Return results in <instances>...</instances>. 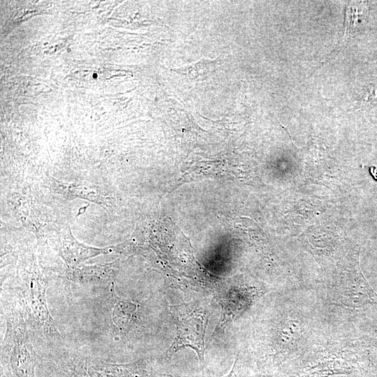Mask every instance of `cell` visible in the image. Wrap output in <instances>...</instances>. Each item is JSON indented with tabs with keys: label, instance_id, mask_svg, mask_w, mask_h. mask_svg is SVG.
Masks as SVG:
<instances>
[{
	"label": "cell",
	"instance_id": "cell-2",
	"mask_svg": "<svg viewBox=\"0 0 377 377\" xmlns=\"http://www.w3.org/2000/svg\"><path fill=\"white\" fill-rule=\"evenodd\" d=\"M22 306H8L3 312L6 331L1 342V355L8 358L17 377H31L34 358L33 337Z\"/></svg>",
	"mask_w": 377,
	"mask_h": 377
},
{
	"label": "cell",
	"instance_id": "cell-6",
	"mask_svg": "<svg viewBox=\"0 0 377 377\" xmlns=\"http://www.w3.org/2000/svg\"><path fill=\"white\" fill-rule=\"evenodd\" d=\"M53 191L69 199L81 198L101 205L106 211L110 207V197L106 196L96 186L89 182L67 183L51 179Z\"/></svg>",
	"mask_w": 377,
	"mask_h": 377
},
{
	"label": "cell",
	"instance_id": "cell-1",
	"mask_svg": "<svg viewBox=\"0 0 377 377\" xmlns=\"http://www.w3.org/2000/svg\"><path fill=\"white\" fill-rule=\"evenodd\" d=\"M47 283L39 271L33 269L20 275L16 289L33 337L50 343H59L61 337L48 308Z\"/></svg>",
	"mask_w": 377,
	"mask_h": 377
},
{
	"label": "cell",
	"instance_id": "cell-3",
	"mask_svg": "<svg viewBox=\"0 0 377 377\" xmlns=\"http://www.w3.org/2000/svg\"><path fill=\"white\" fill-rule=\"evenodd\" d=\"M177 329L176 337L166 353L172 354L179 349L189 347L195 350L200 361L205 360V336L207 318L200 310L171 311Z\"/></svg>",
	"mask_w": 377,
	"mask_h": 377
},
{
	"label": "cell",
	"instance_id": "cell-9",
	"mask_svg": "<svg viewBox=\"0 0 377 377\" xmlns=\"http://www.w3.org/2000/svg\"><path fill=\"white\" fill-rule=\"evenodd\" d=\"M369 169L372 177L377 181V166H370Z\"/></svg>",
	"mask_w": 377,
	"mask_h": 377
},
{
	"label": "cell",
	"instance_id": "cell-7",
	"mask_svg": "<svg viewBox=\"0 0 377 377\" xmlns=\"http://www.w3.org/2000/svg\"><path fill=\"white\" fill-rule=\"evenodd\" d=\"M216 65V60L203 59L191 65L186 66L191 69L184 66L172 71H175L177 73L185 75L191 79L197 78L200 80V77L205 78L206 75L211 74L212 71L215 68Z\"/></svg>",
	"mask_w": 377,
	"mask_h": 377
},
{
	"label": "cell",
	"instance_id": "cell-8",
	"mask_svg": "<svg viewBox=\"0 0 377 377\" xmlns=\"http://www.w3.org/2000/svg\"><path fill=\"white\" fill-rule=\"evenodd\" d=\"M377 100V84H371L368 93L364 97V102H371Z\"/></svg>",
	"mask_w": 377,
	"mask_h": 377
},
{
	"label": "cell",
	"instance_id": "cell-4",
	"mask_svg": "<svg viewBox=\"0 0 377 377\" xmlns=\"http://www.w3.org/2000/svg\"><path fill=\"white\" fill-rule=\"evenodd\" d=\"M54 244L68 268L80 265L82 262L99 255L118 252L117 246L98 248L78 242L73 237L69 226L59 232Z\"/></svg>",
	"mask_w": 377,
	"mask_h": 377
},
{
	"label": "cell",
	"instance_id": "cell-10",
	"mask_svg": "<svg viewBox=\"0 0 377 377\" xmlns=\"http://www.w3.org/2000/svg\"><path fill=\"white\" fill-rule=\"evenodd\" d=\"M235 364H236V360H235L233 366H232V369L230 370V371L228 374H226V376H222V377H235Z\"/></svg>",
	"mask_w": 377,
	"mask_h": 377
},
{
	"label": "cell",
	"instance_id": "cell-5",
	"mask_svg": "<svg viewBox=\"0 0 377 377\" xmlns=\"http://www.w3.org/2000/svg\"><path fill=\"white\" fill-rule=\"evenodd\" d=\"M118 272L116 261L90 265H77L66 271L68 280L80 285L105 286L113 284Z\"/></svg>",
	"mask_w": 377,
	"mask_h": 377
}]
</instances>
